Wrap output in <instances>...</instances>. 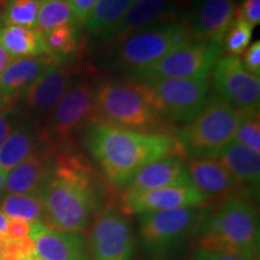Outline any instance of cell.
<instances>
[{"mask_svg": "<svg viewBox=\"0 0 260 260\" xmlns=\"http://www.w3.org/2000/svg\"><path fill=\"white\" fill-rule=\"evenodd\" d=\"M38 195L46 225L81 234L99 212L104 191L88 161L70 149L56 148L51 170Z\"/></svg>", "mask_w": 260, "mask_h": 260, "instance_id": "1", "label": "cell"}, {"mask_svg": "<svg viewBox=\"0 0 260 260\" xmlns=\"http://www.w3.org/2000/svg\"><path fill=\"white\" fill-rule=\"evenodd\" d=\"M82 141L105 177L118 188H124L149 162L183 155L176 136L135 132L98 118L82 130Z\"/></svg>", "mask_w": 260, "mask_h": 260, "instance_id": "2", "label": "cell"}, {"mask_svg": "<svg viewBox=\"0 0 260 260\" xmlns=\"http://www.w3.org/2000/svg\"><path fill=\"white\" fill-rule=\"evenodd\" d=\"M198 249L223 252L258 260L259 219L245 199L228 198L214 211L204 210L194 232Z\"/></svg>", "mask_w": 260, "mask_h": 260, "instance_id": "3", "label": "cell"}, {"mask_svg": "<svg viewBox=\"0 0 260 260\" xmlns=\"http://www.w3.org/2000/svg\"><path fill=\"white\" fill-rule=\"evenodd\" d=\"M96 118L121 128L148 134L174 135L165 121L148 102L136 81H105L95 87Z\"/></svg>", "mask_w": 260, "mask_h": 260, "instance_id": "4", "label": "cell"}, {"mask_svg": "<svg viewBox=\"0 0 260 260\" xmlns=\"http://www.w3.org/2000/svg\"><path fill=\"white\" fill-rule=\"evenodd\" d=\"M241 119L240 110L216 95L176 136L184 158H214L235 140Z\"/></svg>", "mask_w": 260, "mask_h": 260, "instance_id": "5", "label": "cell"}, {"mask_svg": "<svg viewBox=\"0 0 260 260\" xmlns=\"http://www.w3.org/2000/svg\"><path fill=\"white\" fill-rule=\"evenodd\" d=\"M189 41L193 39L186 19L160 24L134 34L113 50L107 51L106 64L133 73L155 63Z\"/></svg>", "mask_w": 260, "mask_h": 260, "instance_id": "6", "label": "cell"}, {"mask_svg": "<svg viewBox=\"0 0 260 260\" xmlns=\"http://www.w3.org/2000/svg\"><path fill=\"white\" fill-rule=\"evenodd\" d=\"M148 102L168 123L187 124L210 99V77L135 80Z\"/></svg>", "mask_w": 260, "mask_h": 260, "instance_id": "7", "label": "cell"}, {"mask_svg": "<svg viewBox=\"0 0 260 260\" xmlns=\"http://www.w3.org/2000/svg\"><path fill=\"white\" fill-rule=\"evenodd\" d=\"M95 87L86 75L79 73L75 76L69 89L52 109L45 129L40 130L42 141L54 148H61L96 118Z\"/></svg>", "mask_w": 260, "mask_h": 260, "instance_id": "8", "label": "cell"}, {"mask_svg": "<svg viewBox=\"0 0 260 260\" xmlns=\"http://www.w3.org/2000/svg\"><path fill=\"white\" fill-rule=\"evenodd\" d=\"M183 19L181 0H136L118 21L92 37L88 46L98 52L111 51L140 31Z\"/></svg>", "mask_w": 260, "mask_h": 260, "instance_id": "9", "label": "cell"}, {"mask_svg": "<svg viewBox=\"0 0 260 260\" xmlns=\"http://www.w3.org/2000/svg\"><path fill=\"white\" fill-rule=\"evenodd\" d=\"M203 213V207H187L140 214L139 230L146 252L155 260L169 258L194 235Z\"/></svg>", "mask_w": 260, "mask_h": 260, "instance_id": "10", "label": "cell"}, {"mask_svg": "<svg viewBox=\"0 0 260 260\" xmlns=\"http://www.w3.org/2000/svg\"><path fill=\"white\" fill-rule=\"evenodd\" d=\"M222 54L219 45L193 40L144 69L133 71V76L136 80L204 79L210 77Z\"/></svg>", "mask_w": 260, "mask_h": 260, "instance_id": "11", "label": "cell"}, {"mask_svg": "<svg viewBox=\"0 0 260 260\" xmlns=\"http://www.w3.org/2000/svg\"><path fill=\"white\" fill-rule=\"evenodd\" d=\"M214 95L235 109H256L260 102V77L246 70L241 58L222 56L212 70Z\"/></svg>", "mask_w": 260, "mask_h": 260, "instance_id": "12", "label": "cell"}, {"mask_svg": "<svg viewBox=\"0 0 260 260\" xmlns=\"http://www.w3.org/2000/svg\"><path fill=\"white\" fill-rule=\"evenodd\" d=\"M93 260H132L134 241L121 211L109 206L96 213L90 232Z\"/></svg>", "mask_w": 260, "mask_h": 260, "instance_id": "13", "label": "cell"}, {"mask_svg": "<svg viewBox=\"0 0 260 260\" xmlns=\"http://www.w3.org/2000/svg\"><path fill=\"white\" fill-rule=\"evenodd\" d=\"M209 199L194 184L164 187L144 193L123 195L121 212L144 214L187 207H204Z\"/></svg>", "mask_w": 260, "mask_h": 260, "instance_id": "14", "label": "cell"}, {"mask_svg": "<svg viewBox=\"0 0 260 260\" xmlns=\"http://www.w3.org/2000/svg\"><path fill=\"white\" fill-rule=\"evenodd\" d=\"M236 0H197L186 18L191 39L222 46L226 31L237 17Z\"/></svg>", "mask_w": 260, "mask_h": 260, "instance_id": "15", "label": "cell"}, {"mask_svg": "<svg viewBox=\"0 0 260 260\" xmlns=\"http://www.w3.org/2000/svg\"><path fill=\"white\" fill-rule=\"evenodd\" d=\"M79 73L73 59L53 61L22 95L25 106L40 113L52 111Z\"/></svg>", "mask_w": 260, "mask_h": 260, "instance_id": "16", "label": "cell"}, {"mask_svg": "<svg viewBox=\"0 0 260 260\" xmlns=\"http://www.w3.org/2000/svg\"><path fill=\"white\" fill-rule=\"evenodd\" d=\"M29 237L39 260H88L80 233L59 232L42 222H32Z\"/></svg>", "mask_w": 260, "mask_h": 260, "instance_id": "17", "label": "cell"}, {"mask_svg": "<svg viewBox=\"0 0 260 260\" xmlns=\"http://www.w3.org/2000/svg\"><path fill=\"white\" fill-rule=\"evenodd\" d=\"M186 184H193L188 174L186 160L181 155H169L142 168L123 188V195Z\"/></svg>", "mask_w": 260, "mask_h": 260, "instance_id": "18", "label": "cell"}, {"mask_svg": "<svg viewBox=\"0 0 260 260\" xmlns=\"http://www.w3.org/2000/svg\"><path fill=\"white\" fill-rule=\"evenodd\" d=\"M56 148L42 142L23 161L6 174V193H37L51 170Z\"/></svg>", "mask_w": 260, "mask_h": 260, "instance_id": "19", "label": "cell"}, {"mask_svg": "<svg viewBox=\"0 0 260 260\" xmlns=\"http://www.w3.org/2000/svg\"><path fill=\"white\" fill-rule=\"evenodd\" d=\"M56 60L50 56L12 60L0 74V109L12 107L28 87Z\"/></svg>", "mask_w": 260, "mask_h": 260, "instance_id": "20", "label": "cell"}, {"mask_svg": "<svg viewBox=\"0 0 260 260\" xmlns=\"http://www.w3.org/2000/svg\"><path fill=\"white\" fill-rule=\"evenodd\" d=\"M186 167L195 187L206 197H229L242 186L216 158L186 159Z\"/></svg>", "mask_w": 260, "mask_h": 260, "instance_id": "21", "label": "cell"}, {"mask_svg": "<svg viewBox=\"0 0 260 260\" xmlns=\"http://www.w3.org/2000/svg\"><path fill=\"white\" fill-rule=\"evenodd\" d=\"M218 161L242 187L258 188L260 182V153L234 140L217 154Z\"/></svg>", "mask_w": 260, "mask_h": 260, "instance_id": "22", "label": "cell"}, {"mask_svg": "<svg viewBox=\"0 0 260 260\" xmlns=\"http://www.w3.org/2000/svg\"><path fill=\"white\" fill-rule=\"evenodd\" d=\"M40 130L30 122L17 124L0 147V170L6 175L42 144Z\"/></svg>", "mask_w": 260, "mask_h": 260, "instance_id": "23", "label": "cell"}, {"mask_svg": "<svg viewBox=\"0 0 260 260\" xmlns=\"http://www.w3.org/2000/svg\"><path fill=\"white\" fill-rule=\"evenodd\" d=\"M0 44L12 60L48 56L44 35L35 28L0 25Z\"/></svg>", "mask_w": 260, "mask_h": 260, "instance_id": "24", "label": "cell"}, {"mask_svg": "<svg viewBox=\"0 0 260 260\" xmlns=\"http://www.w3.org/2000/svg\"><path fill=\"white\" fill-rule=\"evenodd\" d=\"M0 212L8 218L44 223V206L37 193H8L0 199Z\"/></svg>", "mask_w": 260, "mask_h": 260, "instance_id": "25", "label": "cell"}, {"mask_svg": "<svg viewBox=\"0 0 260 260\" xmlns=\"http://www.w3.org/2000/svg\"><path fill=\"white\" fill-rule=\"evenodd\" d=\"M136 0H96L83 27L88 35L94 37L118 21Z\"/></svg>", "mask_w": 260, "mask_h": 260, "instance_id": "26", "label": "cell"}, {"mask_svg": "<svg viewBox=\"0 0 260 260\" xmlns=\"http://www.w3.org/2000/svg\"><path fill=\"white\" fill-rule=\"evenodd\" d=\"M81 24H67L57 27L44 34L48 56L57 60L73 59L80 42Z\"/></svg>", "mask_w": 260, "mask_h": 260, "instance_id": "27", "label": "cell"}, {"mask_svg": "<svg viewBox=\"0 0 260 260\" xmlns=\"http://www.w3.org/2000/svg\"><path fill=\"white\" fill-rule=\"evenodd\" d=\"M67 24H80L74 17L68 0H41L35 29L42 35Z\"/></svg>", "mask_w": 260, "mask_h": 260, "instance_id": "28", "label": "cell"}, {"mask_svg": "<svg viewBox=\"0 0 260 260\" xmlns=\"http://www.w3.org/2000/svg\"><path fill=\"white\" fill-rule=\"evenodd\" d=\"M41 0H9L0 15V25L35 28Z\"/></svg>", "mask_w": 260, "mask_h": 260, "instance_id": "29", "label": "cell"}, {"mask_svg": "<svg viewBox=\"0 0 260 260\" xmlns=\"http://www.w3.org/2000/svg\"><path fill=\"white\" fill-rule=\"evenodd\" d=\"M253 27L248 22L236 17L232 27L226 31L223 39L222 48L226 52L228 56L241 57L243 52L247 50L252 40Z\"/></svg>", "mask_w": 260, "mask_h": 260, "instance_id": "30", "label": "cell"}, {"mask_svg": "<svg viewBox=\"0 0 260 260\" xmlns=\"http://www.w3.org/2000/svg\"><path fill=\"white\" fill-rule=\"evenodd\" d=\"M240 112H241V119H240V124L236 130L235 141L260 153L259 107L243 110Z\"/></svg>", "mask_w": 260, "mask_h": 260, "instance_id": "31", "label": "cell"}, {"mask_svg": "<svg viewBox=\"0 0 260 260\" xmlns=\"http://www.w3.org/2000/svg\"><path fill=\"white\" fill-rule=\"evenodd\" d=\"M241 61L246 70L260 77V40H255L243 52Z\"/></svg>", "mask_w": 260, "mask_h": 260, "instance_id": "32", "label": "cell"}, {"mask_svg": "<svg viewBox=\"0 0 260 260\" xmlns=\"http://www.w3.org/2000/svg\"><path fill=\"white\" fill-rule=\"evenodd\" d=\"M237 17L248 22L253 27L260 24V0H243L237 8Z\"/></svg>", "mask_w": 260, "mask_h": 260, "instance_id": "33", "label": "cell"}, {"mask_svg": "<svg viewBox=\"0 0 260 260\" xmlns=\"http://www.w3.org/2000/svg\"><path fill=\"white\" fill-rule=\"evenodd\" d=\"M30 228H31V222H28V220L9 218L5 235L10 237V239H14V240L23 239V237L29 236Z\"/></svg>", "mask_w": 260, "mask_h": 260, "instance_id": "34", "label": "cell"}, {"mask_svg": "<svg viewBox=\"0 0 260 260\" xmlns=\"http://www.w3.org/2000/svg\"><path fill=\"white\" fill-rule=\"evenodd\" d=\"M68 3H69L75 19L80 24H83L89 12L92 11L93 6L95 5L96 0H68Z\"/></svg>", "mask_w": 260, "mask_h": 260, "instance_id": "35", "label": "cell"}, {"mask_svg": "<svg viewBox=\"0 0 260 260\" xmlns=\"http://www.w3.org/2000/svg\"><path fill=\"white\" fill-rule=\"evenodd\" d=\"M14 113L15 112L12 110V107L0 109V147L4 144V141L10 135V133L17 125L15 123Z\"/></svg>", "mask_w": 260, "mask_h": 260, "instance_id": "36", "label": "cell"}, {"mask_svg": "<svg viewBox=\"0 0 260 260\" xmlns=\"http://www.w3.org/2000/svg\"><path fill=\"white\" fill-rule=\"evenodd\" d=\"M189 260H249V259H246L240 255L229 254V253L198 249V251L190 256Z\"/></svg>", "mask_w": 260, "mask_h": 260, "instance_id": "37", "label": "cell"}, {"mask_svg": "<svg viewBox=\"0 0 260 260\" xmlns=\"http://www.w3.org/2000/svg\"><path fill=\"white\" fill-rule=\"evenodd\" d=\"M11 61L12 59L10 58L9 54L6 53V51L4 50V47L2 46V44H0V74L8 68V65L11 63Z\"/></svg>", "mask_w": 260, "mask_h": 260, "instance_id": "38", "label": "cell"}, {"mask_svg": "<svg viewBox=\"0 0 260 260\" xmlns=\"http://www.w3.org/2000/svg\"><path fill=\"white\" fill-rule=\"evenodd\" d=\"M8 220H9L8 217H6L3 212H0V233H5L6 232Z\"/></svg>", "mask_w": 260, "mask_h": 260, "instance_id": "39", "label": "cell"}, {"mask_svg": "<svg viewBox=\"0 0 260 260\" xmlns=\"http://www.w3.org/2000/svg\"><path fill=\"white\" fill-rule=\"evenodd\" d=\"M5 178H6V175L0 170V194L4 191V186H5Z\"/></svg>", "mask_w": 260, "mask_h": 260, "instance_id": "40", "label": "cell"}, {"mask_svg": "<svg viewBox=\"0 0 260 260\" xmlns=\"http://www.w3.org/2000/svg\"><path fill=\"white\" fill-rule=\"evenodd\" d=\"M9 0H0V15H2V11L3 9H4V6L6 5V3H8Z\"/></svg>", "mask_w": 260, "mask_h": 260, "instance_id": "41", "label": "cell"}, {"mask_svg": "<svg viewBox=\"0 0 260 260\" xmlns=\"http://www.w3.org/2000/svg\"><path fill=\"white\" fill-rule=\"evenodd\" d=\"M4 235H5V233H0V246H2V242H3V239H4Z\"/></svg>", "mask_w": 260, "mask_h": 260, "instance_id": "42", "label": "cell"}, {"mask_svg": "<svg viewBox=\"0 0 260 260\" xmlns=\"http://www.w3.org/2000/svg\"><path fill=\"white\" fill-rule=\"evenodd\" d=\"M23 260H39V259L37 258V255H35V256H32V258H27V259H23Z\"/></svg>", "mask_w": 260, "mask_h": 260, "instance_id": "43", "label": "cell"}]
</instances>
